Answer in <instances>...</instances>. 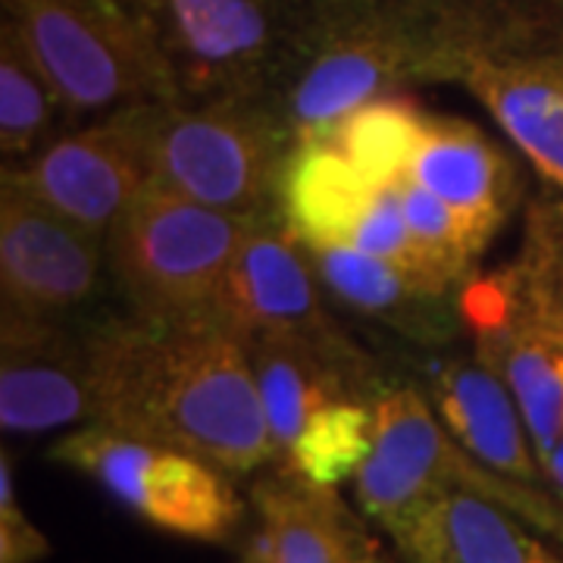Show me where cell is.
<instances>
[{"mask_svg": "<svg viewBox=\"0 0 563 563\" xmlns=\"http://www.w3.org/2000/svg\"><path fill=\"white\" fill-rule=\"evenodd\" d=\"M376 442V410L369 401H332L303 422L282 466L307 483L339 488L354 483Z\"/></svg>", "mask_w": 563, "mask_h": 563, "instance_id": "25", "label": "cell"}, {"mask_svg": "<svg viewBox=\"0 0 563 563\" xmlns=\"http://www.w3.org/2000/svg\"><path fill=\"white\" fill-rule=\"evenodd\" d=\"M404 563H536L542 539L504 504L442 488L385 529Z\"/></svg>", "mask_w": 563, "mask_h": 563, "instance_id": "19", "label": "cell"}, {"mask_svg": "<svg viewBox=\"0 0 563 563\" xmlns=\"http://www.w3.org/2000/svg\"><path fill=\"white\" fill-rule=\"evenodd\" d=\"M542 473H544V485L558 495L563 501V435L558 439V444L548 451V457L542 461Z\"/></svg>", "mask_w": 563, "mask_h": 563, "instance_id": "29", "label": "cell"}, {"mask_svg": "<svg viewBox=\"0 0 563 563\" xmlns=\"http://www.w3.org/2000/svg\"><path fill=\"white\" fill-rule=\"evenodd\" d=\"M291 129L273 98L157 101L151 179L191 201L261 220L276 213Z\"/></svg>", "mask_w": 563, "mask_h": 563, "instance_id": "5", "label": "cell"}, {"mask_svg": "<svg viewBox=\"0 0 563 563\" xmlns=\"http://www.w3.org/2000/svg\"><path fill=\"white\" fill-rule=\"evenodd\" d=\"M351 563H385V561L376 554V548H373V544H366V548H363L361 554H357Z\"/></svg>", "mask_w": 563, "mask_h": 563, "instance_id": "31", "label": "cell"}, {"mask_svg": "<svg viewBox=\"0 0 563 563\" xmlns=\"http://www.w3.org/2000/svg\"><path fill=\"white\" fill-rule=\"evenodd\" d=\"M251 507L257 532L244 554L263 563H351L369 544L335 488L307 483L282 463L251 485Z\"/></svg>", "mask_w": 563, "mask_h": 563, "instance_id": "20", "label": "cell"}, {"mask_svg": "<svg viewBox=\"0 0 563 563\" xmlns=\"http://www.w3.org/2000/svg\"><path fill=\"white\" fill-rule=\"evenodd\" d=\"M536 563H563V558L558 551H551L548 544H542V551H539V561Z\"/></svg>", "mask_w": 563, "mask_h": 563, "instance_id": "33", "label": "cell"}, {"mask_svg": "<svg viewBox=\"0 0 563 563\" xmlns=\"http://www.w3.org/2000/svg\"><path fill=\"white\" fill-rule=\"evenodd\" d=\"M376 442L354 476V501L383 529L404 517L413 504L442 488H466L504 504L526 526L563 544V501L551 488L507 479L476 461L451 439L429 398L417 385H388L373 401Z\"/></svg>", "mask_w": 563, "mask_h": 563, "instance_id": "6", "label": "cell"}, {"mask_svg": "<svg viewBox=\"0 0 563 563\" xmlns=\"http://www.w3.org/2000/svg\"><path fill=\"white\" fill-rule=\"evenodd\" d=\"M351 244L361 247L363 254H369V257H379V261L398 266V269H404L413 279L429 282V285L444 288V291H457L461 288V285H454V282L444 276L442 269H439V263L426 254V247L410 232L395 188H383L373 198V203L363 213V220L357 225Z\"/></svg>", "mask_w": 563, "mask_h": 563, "instance_id": "27", "label": "cell"}, {"mask_svg": "<svg viewBox=\"0 0 563 563\" xmlns=\"http://www.w3.org/2000/svg\"><path fill=\"white\" fill-rule=\"evenodd\" d=\"M107 242L29 191L0 181V307L76 320L98 298Z\"/></svg>", "mask_w": 563, "mask_h": 563, "instance_id": "12", "label": "cell"}, {"mask_svg": "<svg viewBox=\"0 0 563 563\" xmlns=\"http://www.w3.org/2000/svg\"><path fill=\"white\" fill-rule=\"evenodd\" d=\"M47 457L95 479L141 523L166 536L225 544L244 526L247 507L235 488V476L179 448L85 422L63 432Z\"/></svg>", "mask_w": 563, "mask_h": 563, "instance_id": "9", "label": "cell"}, {"mask_svg": "<svg viewBox=\"0 0 563 563\" xmlns=\"http://www.w3.org/2000/svg\"><path fill=\"white\" fill-rule=\"evenodd\" d=\"M288 3L301 7L303 13H310V16L317 20V16H325V13H332V10H342V7L354 3V0H288Z\"/></svg>", "mask_w": 563, "mask_h": 563, "instance_id": "30", "label": "cell"}, {"mask_svg": "<svg viewBox=\"0 0 563 563\" xmlns=\"http://www.w3.org/2000/svg\"><path fill=\"white\" fill-rule=\"evenodd\" d=\"M514 310L532 329L563 344V195L526 207L523 242L501 266Z\"/></svg>", "mask_w": 563, "mask_h": 563, "instance_id": "24", "label": "cell"}, {"mask_svg": "<svg viewBox=\"0 0 563 563\" xmlns=\"http://www.w3.org/2000/svg\"><path fill=\"white\" fill-rule=\"evenodd\" d=\"M320 279L279 213L254 222L229 266L210 313L239 339H291L322 351L361 357V344L344 332L325 303Z\"/></svg>", "mask_w": 563, "mask_h": 563, "instance_id": "11", "label": "cell"}, {"mask_svg": "<svg viewBox=\"0 0 563 563\" xmlns=\"http://www.w3.org/2000/svg\"><path fill=\"white\" fill-rule=\"evenodd\" d=\"M457 313L461 329L473 339V354L507 385L544 461L563 435V344L514 310L501 269L463 282Z\"/></svg>", "mask_w": 563, "mask_h": 563, "instance_id": "14", "label": "cell"}, {"mask_svg": "<svg viewBox=\"0 0 563 563\" xmlns=\"http://www.w3.org/2000/svg\"><path fill=\"white\" fill-rule=\"evenodd\" d=\"M0 20L79 125L132 103L176 101L166 63L122 0H0Z\"/></svg>", "mask_w": 563, "mask_h": 563, "instance_id": "7", "label": "cell"}, {"mask_svg": "<svg viewBox=\"0 0 563 563\" xmlns=\"http://www.w3.org/2000/svg\"><path fill=\"white\" fill-rule=\"evenodd\" d=\"M95 422L91 325L0 307V426L44 435Z\"/></svg>", "mask_w": 563, "mask_h": 563, "instance_id": "13", "label": "cell"}, {"mask_svg": "<svg viewBox=\"0 0 563 563\" xmlns=\"http://www.w3.org/2000/svg\"><path fill=\"white\" fill-rule=\"evenodd\" d=\"M523 3H532V7H544V10L563 13V0H523Z\"/></svg>", "mask_w": 563, "mask_h": 563, "instance_id": "32", "label": "cell"}, {"mask_svg": "<svg viewBox=\"0 0 563 563\" xmlns=\"http://www.w3.org/2000/svg\"><path fill=\"white\" fill-rule=\"evenodd\" d=\"M395 191L401 201L404 220L417 235V242L426 247V254L439 263V269L454 285H463L473 276L476 261L483 257V247L473 242L470 229L457 220V213L448 203L439 201L413 179H401Z\"/></svg>", "mask_w": 563, "mask_h": 563, "instance_id": "26", "label": "cell"}, {"mask_svg": "<svg viewBox=\"0 0 563 563\" xmlns=\"http://www.w3.org/2000/svg\"><path fill=\"white\" fill-rule=\"evenodd\" d=\"M429 113L410 91L385 95L347 113L329 139L376 191L407 179Z\"/></svg>", "mask_w": 563, "mask_h": 563, "instance_id": "23", "label": "cell"}, {"mask_svg": "<svg viewBox=\"0 0 563 563\" xmlns=\"http://www.w3.org/2000/svg\"><path fill=\"white\" fill-rule=\"evenodd\" d=\"M239 563H263V561H257V558H251V554H244V558Z\"/></svg>", "mask_w": 563, "mask_h": 563, "instance_id": "34", "label": "cell"}, {"mask_svg": "<svg viewBox=\"0 0 563 563\" xmlns=\"http://www.w3.org/2000/svg\"><path fill=\"white\" fill-rule=\"evenodd\" d=\"M301 247L332 301L395 332L404 342L439 347L461 329L457 291L413 279L398 266L363 254L351 242Z\"/></svg>", "mask_w": 563, "mask_h": 563, "instance_id": "17", "label": "cell"}, {"mask_svg": "<svg viewBox=\"0 0 563 563\" xmlns=\"http://www.w3.org/2000/svg\"><path fill=\"white\" fill-rule=\"evenodd\" d=\"M257 220L147 181L107 235V269L129 310L207 313Z\"/></svg>", "mask_w": 563, "mask_h": 563, "instance_id": "8", "label": "cell"}, {"mask_svg": "<svg viewBox=\"0 0 563 563\" xmlns=\"http://www.w3.org/2000/svg\"><path fill=\"white\" fill-rule=\"evenodd\" d=\"M422 395L451 439L476 461L523 485H544L542 461L507 385L473 357H442L429 366Z\"/></svg>", "mask_w": 563, "mask_h": 563, "instance_id": "18", "label": "cell"}, {"mask_svg": "<svg viewBox=\"0 0 563 563\" xmlns=\"http://www.w3.org/2000/svg\"><path fill=\"white\" fill-rule=\"evenodd\" d=\"M407 179L448 203L483 251L523 201V176L514 157L476 122L444 113H429Z\"/></svg>", "mask_w": 563, "mask_h": 563, "instance_id": "15", "label": "cell"}, {"mask_svg": "<svg viewBox=\"0 0 563 563\" xmlns=\"http://www.w3.org/2000/svg\"><path fill=\"white\" fill-rule=\"evenodd\" d=\"M376 195L332 141H303L285 161L276 213L301 244H342Z\"/></svg>", "mask_w": 563, "mask_h": 563, "instance_id": "21", "label": "cell"}, {"mask_svg": "<svg viewBox=\"0 0 563 563\" xmlns=\"http://www.w3.org/2000/svg\"><path fill=\"white\" fill-rule=\"evenodd\" d=\"M429 29L422 0H354L317 16L279 95L295 144L325 141L363 103L426 85Z\"/></svg>", "mask_w": 563, "mask_h": 563, "instance_id": "4", "label": "cell"}, {"mask_svg": "<svg viewBox=\"0 0 563 563\" xmlns=\"http://www.w3.org/2000/svg\"><path fill=\"white\" fill-rule=\"evenodd\" d=\"M276 463L301 435L303 422L332 401H376L388 385L369 354L344 357L291 339H244Z\"/></svg>", "mask_w": 563, "mask_h": 563, "instance_id": "16", "label": "cell"}, {"mask_svg": "<svg viewBox=\"0 0 563 563\" xmlns=\"http://www.w3.org/2000/svg\"><path fill=\"white\" fill-rule=\"evenodd\" d=\"M154 107L157 101L132 103L81 122L47 144L38 157L3 169L0 181L29 191L107 242L129 203L151 181Z\"/></svg>", "mask_w": 563, "mask_h": 563, "instance_id": "10", "label": "cell"}, {"mask_svg": "<svg viewBox=\"0 0 563 563\" xmlns=\"http://www.w3.org/2000/svg\"><path fill=\"white\" fill-rule=\"evenodd\" d=\"M426 85H454L563 195V13L523 0H422Z\"/></svg>", "mask_w": 563, "mask_h": 563, "instance_id": "2", "label": "cell"}, {"mask_svg": "<svg viewBox=\"0 0 563 563\" xmlns=\"http://www.w3.org/2000/svg\"><path fill=\"white\" fill-rule=\"evenodd\" d=\"M54 81L22 38L0 20V157L3 169L38 157L47 144L76 129Z\"/></svg>", "mask_w": 563, "mask_h": 563, "instance_id": "22", "label": "cell"}, {"mask_svg": "<svg viewBox=\"0 0 563 563\" xmlns=\"http://www.w3.org/2000/svg\"><path fill=\"white\" fill-rule=\"evenodd\" d=\"M166 63L176 101L273 98L301 60L313 16L288 0H122Z\"/></svg>", "mask_w": 563, "mask_h": 563, "instance_id": "3", "label": "cell"}, {"mask_svg": "<svg viewBox=\"0 0 563 563\" xmlns=\"http://www.w3.org/2000/svg\"><path fill=\"white\" fill-rule=\"evenodd\" d=\"M95 422L251 476L276 463L244 342L207 313H141L91 325Z\"/></svg>", "mask_w": 563, "mask_h": 563, "instance_id": "1", "label": "cell"}, {"mask_svg": "<svg viewBox=\"0 0 563 563\" xmlns=\"http://www.w3.org/2000/svg\"><path fill=\"white\" fill-rule=\"evenodd\" d=\"M51 539L32 523L16 488V470L10 451L0 454V563H44L51 558Z\"/></svg>", "mask_w": 563, "mask_h": 563, "instance_id": "28", "label": "cell"}]
</instances>
